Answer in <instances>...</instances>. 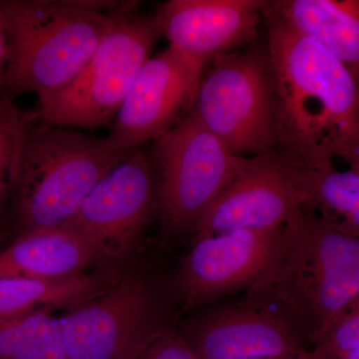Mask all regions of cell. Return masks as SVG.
I'll return each mask as SVG.
<instances>
[{"label": "cell", "mask_w": 359, "mask_h": 359, "mask_svg": "<svg viewBox=\"0 0 359 359\" xmlns=\"http://www.w3.org/2000/svg\"><path fill=\"white\" fill-rule=\"evenodd\" d=\"M7 54H8V42H7L4 18H2L1 11H0V82H1L4 70H6Z\"/></svg>", "instance_id": "cell-23"}, {"label": "cell", "mask_w": 359, "mask_h": 359, "mask_svg": "<svg viewBox=\"0 0 359 359\" xmlns=\"http://www.w3.org/2000/svg\"><path fill=\"white\" fill-rule=\"evenodd\" d=\"M131 153L117 150L106 137L33 124L13 195L18 235L62 226L100 180Z\"/></svg>", "instance_id": "cell-4"}, {"label": "cell", "mask_w": 359, "mask_h": 359, "mask_svg": "<svg viewBox=\"0 0 359 359\" xmlns=\"http://www.w3.org/2000/svg\"><path fill=\"white\" fill-rule=\"evenodd\" d=\"M359 351V302L346 309L318 339L316 359H341Z\"/></svg>", "instance_id": "cell-21"}, {"label": "cell", "mask_w": 359, "mask_h": 359, "mask_svg": "<svg viewBox=\"0 0 359 359\" xmlns=\"http://www.w3.org/2000/svg\"><path fill=\"white\" fill-rule=\"evenodd\" d=\"M205 66L169 46L149 58L112 121L111 145L133 152L176 126L194 107Z\"/></svg>", "instance_id": "cell-9"}, {"label": "cell", "mask_w": 359, "mask_h": 359, "mask_svg": "<svg viewBox=\"0 0 359 359\" xmlns=\"http://www.w3.org/2000/svg\"><path fill=\"white\" fill-rule=\"evenodd\" d=\"M263 0H169L153 13L169 47L207 65L257 41Z\"/></svg>", "instance_id": "cell-13"}, {"label": "cell", "mask_w": 359, "mask_h": 359, "mask_svg": "<svg viewBox=\"0 0 359 359\" xmlns=\"http://www.w3.org/2000/svg\"><path fill=\"white\" fill-rule=\"evenodd\" d=\"M67 359H137L166 332L154 290L135 273L59 316Z\"/></svg>", "instance_id": "cell-8"}, {"label": "cell", "mask_w": 359, "mask_h": 359, "mask_svg": "<svg viewBox=\"0 0 359 359\" xmlns=\"http://www.w3.org/2000/svg\"><path fill=\"white\" fill-rule=\"evenodd\" d=\"M185 339L200 359L289 358L306 351L287 320L248 304L207 314Z\"/></svg>", "instance_id": "cell-14"}, {"label": "cell", "mask_w": 359, "mask_h": 359, "mask_svg": "<svg viewBox=\"0 0 359 359\" xmlns=\"http://www.w3.org/2000/svg\"><path fill=\"white\" fill-rule=\"evenodd\" d=\"M341 359H359V351H355V353L349 354V355H347L346 358Z\"/></svg>", "instance_id": "cell-25"}, {"label": "cell", "mask_w": 359, "mask_h": 359, "mask_svg": "<svg viewBox=\"0 0 359 359\" xmlns=\"http://www.w3.org/2000/svg\"><path fill=\"white\" fill-rule=\"evenodd\" d=\"M160 37L152 15L137 2H121L87 65L62 88L39 99V121L94 130L114 120Z\"/></svg>", "instance_id": "cell-5"}, {"label": "cell", "mask_w": 359, "mask_h": 359, "mask_svg": "<svg viewBox=\"0 0 359 359\" xmlns=\"http://www.w3.org/2000/svg\"><path fill=\"white\" fill-rule=\"evenodd\" d=\"M263 25L276 89L275 154L287 168L342 159L359 170L358 80L295 32L266 1Z\"/></svg>", "instance_id": "cell-1"}, {"label": "cell", "mask_w": 359, "mask_h": 359, "mask_svg": "<svg viewBox=\"0 0 359 359\" xmlns=\"http://www.w3.org/2000/svg\"><path fill=\"white\" fill-rule=\"evenodd\" d=\"M259 359H316L313 354L306 353L299 354V355L289 356V358H259Z\"/></svg>", "instance_id": "cell-24"}, {"label": "cell", "mask_w": 359, "mask_h": 359, "mask_svg": "<svg viewBox=\"0 0 359 359\" xmlns=\"http://www.w3.org/2000/svg\"><path fill=\"white\" fill-rule=\"evenodd\" d=\"M39 120V110L21 109L0 93V215L13 195L26 135Z\"/></svg>", "instance_id": "cell-20"}, {"label": "cell", "mask_w": 359, "mask_h": 359, "mask_svg": "<svg viewBox=\"0 0 359 359\" xmlns=\"http://www.w3.org/2000/svg\"><path fill=\"white\" fill-rule=\"evenodd\" d=\"M119 259L102 245L63 226L20 233L0 250V278L65 280L96 269L113 268Z\"/></svg>", "instance_id": "cell-15"}, {"label": "cell", "mask_w": 359, "mask_h": 359, "mask_svg": "<svg viewBox=\"0 0 359 359\" xmlns=\"http://www.w3.org/2000/svg\"><path fill=\"white\" fill-rule=\"evenodd\" d=\"M304 204L287 168L273 154L250 157L244 169L201 212L196 237L278 228Z\"/></svg>", "instance_id": "cell-12"}, {"label": "cell", "mask_w": 359, "mask_h": 359, "mask_svg": "<svg viewBox=\"0 0 359 359\" xmlns=\"http://www.w3.org/2000/svg\"><path fill=\"white\" fill-rule=\"evenodd\" d=\"M119 276L114 268L96 269L65 280L4 276L0 278V320L41 309L67 311L103 292Z\"/></svg>", "instance_id": "cell-17"}, {"label": "cell", "mask_w": 359, "mask_h": 359, "mask_svg": "<svg viewBox=\"0 0 359 359\" xmlns=\"http://www.w3.org/2000/svg\"><path fill=\"white\" fill-rule=\"evenodd\" d=\"M287 169L304 197L302 207L342 233L358 237V169L339 171L334 163Z\"/></svg>", "instance_id": "cell-18"}, {"label": "cell", "mask_w": 359, "mask_h": 359, "mask_svg": "<svg viewBox=\"0 0 359 359\" xmlns=\"http://www.w3.org/2000/svg\"><path fill=\"white\" fill-rule=\"evenodd\" d=\"M0 359H67L53 309L0 320Z\"/></svg>", "instance_id": "cell-19"}, {"label": "cell", "mask_w": 359, "mask_h": 359, "mask_svg": "<svg viewBox=\"0 0 359 359\" xmlns=\"http://www.w3.org/2000/svg\"><path fill=\"white\" fill-rule=\"evenodd\" d=\"M142 356L143 359H200L185 337L168 330L163 332Z\"/></svg>", "instance_id": "cell-22"}, {"label": "cell", "mask_w": 359, "mask_h": 359, "mask_svg": "<svg viewBox=\"0 0 359 359\" xmlns=\"http://www.w3.org/2000/svg\"><path fill=\"white\" fill-rule=\"evenodd\" d=\"M194 109L231 154H273L275 78L266 43L256 41L214 59Z\"/></svg>", "instance_id": "cell-6"}, {"label": "cell", "mask_w": 359, "mask_h": 359, "mask_svg": "<svg viewBox=\"0 0 359 359\" xmlns=\"http://www.w3.org/2000/svg\"><path fill=\"white\" fill-rule=\"evenodd\" d=\"M269 4L295 32L320 45L359 79L358 0H273Z\"/></svg>", "instance_id": "cell-16"}, {"label": "cell", "mask_w": 359, "mask_h": 359, "mask_svg": "<svg viewBox=\"0 0 359 359\" xmlns=\"http://www.w3.org/2000/svg\"><path fill=\"white\" fill-rule=\"evenodd\" d=\"M283 226L197 238L176 276L177 292L186 309L249 289L275 259Z\"/></svg>", "instance_id": "cell-11"}, {"label": "cell", "mask_w": 359, "mask_h": 359, "mask_svg": "<svg viewBox=\"0 0 359 359\" xmlns=\"http://www.w3.org/2000/svg\"><path fill=\"white\" fill-rule=\"evenodd\" d=\"M121 2L0 0L8 54L0 93L39 99L69 83L93 55Z\"/></svg>", "instance_id": "cell-3"}, {"label": "cell", "mask_w": 359, "mask_h": 359, "mask_svg": "<svg viewBox=\"0 0 359 359\" xmlns=\"http://www.w3.org/2000/svg\"><path fill=\"white\" fill-rule=\"evenodd\" d=\"M150 156L157 176L156 207L163 226L172 233L189 231L250 158L231 154L194 107L158 139Z\"/></svg>", "instance_id": "cell-7"}, {"label": "cell", "mask_w": 359, "mask_h": 359, "mask_svg": "<svg viewBox=\"0 0 359 359\" xmlns=\"http://www.w3.org/2000/svg\"><path fill=\"white\" fill-rule=\"evenodd\" d=\"M248 306L280 316L318 342L359 302V238L299 207L283 224L271 266L248 289Z\"/></svg>", "instance_id": "cell-2"}, {"label": "cell", "mask_w": 359, "mask_h": 359, "mask_svg": "<svg viewBox=\"0 0 359 359\" xmlns=\"http://www.w3.org/2000/svg\"><path fill=\"white\" fill-rule=\"evenodd\" d=\"M156 207L151 156L133 151L100 180L63 228L102 245L118 259L128 254Z\"/></svg>", "instance_id": "cell-10"}]
</instances>
